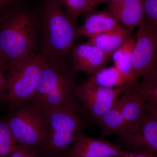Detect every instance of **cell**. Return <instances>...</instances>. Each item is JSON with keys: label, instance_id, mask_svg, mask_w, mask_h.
<instances>
[{"label": "cell", "instance_id": "5b68a950", "mask_svg": "<svg viewBox=\"0 0 157 157\" xmlns=\"http://www.w3.org/2000/svg\"><path fill=\"white\" fill-rule=\"evenodd\" d=\"M45 57L39 52H33L7 66V86L2 101L12 109L34 97Z\"/></svg>", "mask_w": 157, "mask_h": 157}, {"label": "cell", "instance_id": "4fadbf2b", "mask_svg": "<svg viewBox=\"0 0 157 157\" xmlns=\"http://www.w3.org/2000/svg\"><path fill=\"white\" fill-rule=\"evenodd\" d=\"M105 11L132 33L145 19L142 0H122L109 3Z\"/></svg>", "mask_w": 157, "mask_h": 157}, {"label": "cell", "instance_id": "8fae6325", "mask_svg": "<svg viewBox=\"0 0 157 157\" xmlns=\"http://www.w3.org/2000/svg\"><path fill=\"white\" fill-rule=\"evenodd\" d=\"M137 82L127 84L122 96L117 101L125 126L126 134L124 136L135 128L146 111V102L137 90Z\"/></svg>", "mask_w": 157, "mask_h": 157}, {"label": "cell", "instance_id": "7c38bea8", "mask_svg": "<svg viewBox=\"0 0 157 157\" xmlns=\"http://www.w3.org/2000/svg\"><path fill=\"white\" fill-rule=\"evenodd\" d=\"M123 152L119 147L108 141L84 135L62 157H121Z\"/></svg>", "mask_w": 157, "mask_h": 157}, {"label": "cell", "instance_id": "484cf974", "mask_svg": "<svg viewBox=\"0 0 157 157\" xmlns=\"http://www.w3.org/2000/svg\"><path fill=\"white\" fill-rule=\"evenodd\" d=\"M146 109L147 112L157 118V107L146 102Z\"/></svg>", "mask_w": 157, "mask_h": 157}, {"label": "cell", "instance_id": "5bb4252c", "mask_svg": "<svg viewBox=\"0 0 157 157\" xmlns=\"http://www.w3.org/2000/svg\"><path fill=\"white\" fill-rule=\"evenodd\" d=\"M122 26L117 20L106 11L90 14L81 26L77 29L76 38H94Z\"/></svg>", "mask_w": 157, "mask_h": 157}, {"label": "cell", "instance_id": "44dd1931", "mask_svg": "<svg viewBox=\"0 0 157 157\" xmlns=\"http://www.w3.org/2000/svg\"><path fill=\"white\" fill-rule=\"evenodd\" d=\"M17 147L6 121L0 120V157H7Z\"/></svg>", "mask_w": 157, "mask_h": 157}, {"label": "cell", "instance_id": "ba28073f", "mask_svg": "<svg viewBox=\"0 0 157 157\" xmlns=\"http://www.w3.org/2000/svg\"><path fill=\"white\" fill-rule=\"evenodd\" d=\"M108 88L98 86L89 78L77 85L75 96L77 101L90 117L97 123L107 110L112 107L126 88Z\"/></svg>", "mask_w": 157, "mask_h": 157}, {"label": "cell", "instance_id": "ffe728a7", "mask_svg": "<svg viewBox=\"0 0 157 157\" xmlns=\"http://www.w3.org/2000/svg\"><path fill=\"white\" fill-rule=\"evenodd\" d=\"M143 78L136 84L137 90L146 102L157 107V69Z\"/></svg>", "mask_w": 157, "mask_h": 157}, {"label": "cell", "instance_id": "4316f807", "mask_svg": "<svg viewBox=\"0 0 157 157\" xmlns=\"http://www.w3.org/2000/svg\"><path fill=\"white\" fill-rule=\"evenodd\" d=\"M94 1L96 6V5L101 3L107 2L108 3V4H109V3L120 2V1H122V0H94Z\"/></svg>", "mask_w": 157, "mask_h": 157}, {"label": "cell", "instance_id": "30bf717a", "mask_svg": "<svg viewBox=\"0 0 157 157\" xmlns=\"http://www.w3.org/2000/svg\"><path fill=\"white\" fill-rule=\"evenodd\" d=\"M72 65L76 72H82L90 76L106 67L112 56L98 47L85 43L74 45L71 50Z\"/></svg>", "mask_w": 157, "mask_h": 157}, {"label": "cell", "instance_id": "9a60e30c", "mask_svg": "<svg viewBox=\"0 0 157 157\" xmlns=\"http://www.w3.org/2000/svg\"><path fill=\"white\" fill-rule=\"evenodd\" d=\"M132 33L123 27L89 39L86 43L98 47L105 53L112 55L132 36Z\"/></svg>", "mask_w": 157, "mask_h": 157}, {"label": "cell", "instance_id": "8992f818", "mask_svg": "<svg viewBox=\"0 0 157 157\" xmlns=\"http://www.w3.org/2000/svg\"><path fill=\"white\" fill-rule=\"evenodd\" d=\"M5 121L17 146L35 150L43 148L47 133V115L32 99L13 109Z\"/></svg>", "mask_w": 157, "mask_h": 157}, {"label": "cell", "instance_id": "6da1fadb", "mask_svg": "<svg viewBox=\"0 0 157 157\" xmlns=\"http://www.w3.org/2000/svg\"><path fill=\"white\" fill-rule=\"evenodd\" d=\"M46 56L34 97L36 103L45 110L80 105L75 91L77 72L66 59Z\"/></svg>", "mask_w": 157, "mask_h": 157}, {"label": "cell", "instance_id": "f1b7e54d", "mask_svg": "<svg viewBox=\"0 0 157 157\" xmlns=\"http://www.w3.org/2000/svg\"><path fill=\"white\" fill-rule=\"evenodd\" d=\"M2 8V7H1V6H0V9H1V8Z\"/></svg>", "mask_w": 157, "mask_h": 157}, {"label": "cell", "instance_id": "52a82bcc", "mask_svg": "<svg viewBox=\"0 0 157 157\" xmlns=\"http://www.w3.org/2000/svg\"><path fill=\"white\" fill-rule=\"evenodd\" d=\"M132 64L138 79L157 69V26L145 19L135 36Z\"/></svg>", "mask_w": 157, "mask_h": 157}, {"label": "cell", "instance_id": "7a4b0ae2", "mask_svg": "<svg viewBox=\"0 0 157 157\" xmlns=\"http://www.w3.org/2000/svg\"><path fill=\"white\" fill-rule=\"evenodd\" d=\"M76 23L54 0H45L39 17V52L66 59L76 38Z\"/></svg>", "mask_w": 157, "mask_h": 157}, {"label": "cell", "instance_id": "277c9868", "mask_svg": "<svg viewBox=\"0 0 157 157\" xmlns=\"http://www.w3.org/2000/svg\"><path fill=\"white\" fill-rule=\"evenodd\" d=\"M81 105L45 109L47 117L43 149L54 156L63 155L84 136L86 122Z\"/></svg>", "mask_w": 157, "mask_h": 157}, {"label": "cell", "instance_id": "603a6c76", "mask_svg": "<svg viewBox=\"0 0 157 157\" xmlns=\"http://www.w3.org/2000/svg\"><path fill=\"white\" fill-rule=\"evenodd\" d=\"M7 157H39L35 150L23 146H17Z\"/></svg>", "mask_w": 157, "mask_h": 157}, {"label": "cell", "instance_id": "9c48e42d", "mask_svg": "<svg viewBox=\"0 0 157 157\" xmlns=\"http://www.w3.org/2000/svg\"><path fill=\"white\" fill-rule=\"evenodd\" d=\"M121 138L130 151H140L157 156V118L146 110L135 128Z\"/></svg>", "mask_w": 157, "mask_h": 157}, {"label": "cell", "instance_id": "d6986e66", "mask_svg": "<svg viewBox=\"0 0 157 157\" xmlns=\"http://www.w3.org/2000/svg\"><path fill=\"white\" fill-rule=\"evenodd\" d=\"M59 4L74 22L82 14L91 13L96 6L94 0H54Z\"/></svg>", "mask_w": 157, "mask_h": 157}, {"label": "cell", "instance_id": "7402d4cb", "mask_svg": "<svg viewBox=\"0 0 157 157\" xmlns=\"http://www.w3.org/2000/svg\"><path fill=\"white\" fill-rule=\"evenodd\" d=\"M145 19L157 26V0H142Z\"/></svg>", "mask_w": 157, "mask_h": 157}, {"label": "cell", "instance_id": "2e32d148", "mask_svg": "<svg viewBox=\"0 0 157 157\" xmlns=\"http://www.w3.org/2000/svg\"><path fill=\"white\" fill-rule=\"evenodd\" d=\"M135 43V36H132L118 49L113 53L111 58L114 65L128 81V83L138 82L132 64V51Z\"/></svg>", "mask_w": 157, "mask_h": 157}, {"label": "cell", "instance_id": "e0dca14e", "mask_svg": "<svg viewBox=\"0 0 157 157\" xmlns=\"http://www.w3.org/2000/svg\"><path fill=\"white\" fill-rule=\"evenodd\" d=\"M96 123L101 128L104 136L116 134L122 137L125 135V126L117 101L102 115Z\"/></svg>", "mask_w": 157, "mask_h": 157}, {"label": "cell", "instance_id": "d4e9b609", "mask_svg": "<svg viewBox=\"0 0 157 157\" xmlns=\"http://www.w3.org/2000/svg\"><path fill=\"white\" fill-rule=\"evenodd\" d=\"M121 157H157V156L147 152L140 151H128L124 150L123 154Z\"/></svg>", "mask_w": 157, "mask_h": 157}, {"label": "cell", "instance_id": "cb8c5ba5", "mask_svg": "<svg viewBox=\"0 0 157 157\" xmlns=\"http://www.w3.org/2000/svg\"><path fill=\"white\" fill-rule=\"evenodd\" d=\"M7 66L5 62L0 58V101H2L6 91L7 82L6 76Z\"/></svg>", "mask_w": 157, "mask_h": 157}, {"label": "cell", "instance_id": "3957f363", "mask_svg": "<svg viewBox=\"0 0 157 157\" xmlns=\"http://www.w3.org/2000/svg\"><path fill=\"white\" fill-rule=\"evenodd\" d=\"M39 52V17L30 10H18L0 23V58L7 66Z\"/></svg>", "mask_w": 157, "mask_h": 157}, {"label": "cell", "instance_id": "83f0119b", "mask_svg": "<svg viewBox=\"0 0 157 157\" xmlns=\"http://www.w3.org/2000/svg\"><path fill=\"white\" fill-rule=\"evenodd\" d=\"M15 1V0H0V6L2 7L3 6L10 4Z\"/></svg>", "mask_w": 157, "mask_h": 157}, {"label": "cell", "instance_id": "ac0fdd59", "mask_svg": "<svg viewBox=\"0 0 157 157\" xmlns=\"http://www.w3.org/2000/svg\"><path fill=\"white\" fill-rule=\"evenodd\" d=\"M89 78L98 85L108 88H120L128 84L126 78L114 66L104 68Z\"/></svg>", "mask_w": 157, "mask_h": 157}]
</instances>
